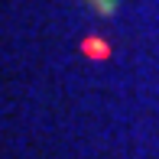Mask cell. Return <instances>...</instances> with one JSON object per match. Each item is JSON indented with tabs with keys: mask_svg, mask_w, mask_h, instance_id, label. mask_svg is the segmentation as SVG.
<instances>
[{
	"mask_svg": "<svg viewBox=\"0 0 159 159\" xmlns=\"http://www.w3.org/2000/svg\"><path fill=\"white\" fill-rule=\"evenodd\" d=\"M84 52H88L91 59H104V55H107V46H101L98 39H88V42H84Z\"/></svg>",
	"mask_w": 159,
	"mask_h": 159,
	"instance_id": "obj_1",
	"label": "cell"
}]
</instances>
